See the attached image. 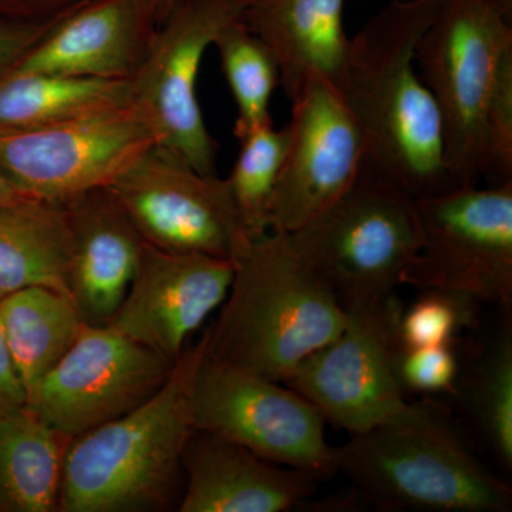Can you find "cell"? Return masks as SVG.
I'll list each match as a JSON object with an SVG mask.
<instances>
[{"label": "cell", "instance_id": "cell-27", "mask_svg": "<svg viewBox=\"0 0 512 512\" xmlns=\"http://www.w3.org/2000/svg\"><path fill=\"white\" fill-rule=\"evenodd\" d=\"M478 303L460 293L421 291L420 298L400 316L403 349L450 345L464 329L474 325Z\"/></svg>", "mask_w": 512, "mask_h": 512}, {"label": "cell", "instance_id": "cell-10", "mask_svg": "<svg viewBox=\"0 0 512 512\" xmlns=\"http://www.w3.org/2000/svg\"><path fill=\"white\" fill-rule=\"evenodd\" d=\"M402 312L399 296L345 312L339 335L296 367L285 384L349 436L412 416L419 403L407 400L396 372Z\"/></svg>", "mask_w": 512, "mask_h": 512}, {"label": "cell", "instance_id": "cell-21", "mask_svg": "<svg viewBox=\"0 0 512 512\" xmlns=\"http://www.w3.org/2000/svg\"><path fill=\"white\" fill-rule=\"evenodd\" d=\"M128 104H133L131 80L10 74L0 82V134L43 130Z\"/></svg>", "mask_w": 512, "mask_h": 512}, {"label": "cell", "instance_id": "cell-6", "mask_svg": "<svg viewBox=\"0 0 512 512\" xmlns=\"http://www.w3.org/2000/svg\"><path fill=\"white\" fill-rule=\"evenodd\" d=\"M512 0H440L416 47L420 76L443 123L444 164L454 188L484 175V113L495 72L512 47Z\"/></svg>", "mask_w": 512, "mask_h": 512}, {"label": "cell", "instance_id": "cell-28", "mask_svg": "<svg viewBox=\"0 0 512 512\" xmlns=\"http://www.w3.org/2000/svg\"><path fill=\"white\" fill-rule=\"evenodd\" d=\"M488 185L512 181V47L505 50L484 113V175Z\"/></svg>", "mask_w": 512, "mask_h": 512}, {"label": "cell", "instance_id": "cell-15", "mask_svg": "<svg viewBox=\"0 0 512 512\" xmlns=\"http://www.w3.org/2000/svg\"><path fill=\"white\" fill-rule=\"evenodd\" d=\"M234 271L235 264L228 259L146 244L110 325L175 365L192 333L221 308Z\"/></svg>", "mask_w": 512, "mask_h": 512}, {"label": "cell", "instance_id": "cell-24", "mask_svg": "<svg viewBox=\"0 0 512 512\" xmlns=\"http://www.w3.org/2000/svg\"><path fill=\"white\" fill-rule=\"evenodd\" d=\"M454 399L478 439L512 473V320L505 309L497 332L458 369Z\"/></svg>", "mask_w": 512, "mask_h": 512}, {"label": "cell", "instance_id": "cell-32", "mask_svg": "<svg viewBox=\"0 0 512 512\" xmlns=\"http://www.w3.org/2000/svg\"><path fill=\"white\" fill-rule=\"evenodd\" d=\"M26 403H28V397L13 365L5 332H3L2 320H0V413L23 409Z\"/></svg>", "mask_w": 512, "mask_h": 512}, {"label": "cell", "instance_id": "cell-30", "mask_svg": "<svg viewBox=\"0 0 512 512\" xmlns=\"http://www.w3.org/2000/svg\"><path fill=\"white\" fill-rule=\"evenodd\" d=\"M50 23H18L0 20V82L35 45Z\"/></svg>", "mask_w": 512, "mask_h": 512}, {"label": "cell", "instance_id": "cell-22", "mask_svg": "<svg viewBox=\"0 0 512 512\" xmlns=\"http://www.w3.org/2000/svg\"><path fill=\"white\" fill-rule=\"evenodd\" d=\"M70 441L28 407L0 413V512L57 511Z\"/></svg>", "mask_w": 512, "mask_h": 512}, {"label": "cell", "instance_id": "cell-20", "mask_svg": "<svg viewBox=\"0 0 512 512\" xmlns=\"http://www.w3.org/2000/svg\"><path fill=\"white\" fill-rule=\"evenodd\" d=\"M70 247L64 204L29 198L0 207V298L32 286L70 296Z\"/></svg>", "mask_w": 512, "mask_h": 512}, {"label": "cell", "instance_id": "cell-23", "mask_svg": "<svg viewBox=\"0 0 512 512\" xmlns=\"http://www.w3.org/2000/svg\"><path fill=\"white\" fill-rule=\"evenodd\" d=\"M0 320L26 397L72 348L84 325L73 299L46 286L0 298Z\"/></svg>", "mask_w": 512, "mask_h": 512}, {"label": "cell", "instance_id": "cell-25", "mask_svg": "<svg viewBox=\"0 0 512 512\" xmlns=\"http://www.w3.org/2000/svg\"><path fill=\"white\" fill-rule=\"evenodd\" d=\"M222 73L238 107L235 137L272 123L271 99L281 86L278 64L271 50L242 23H229L214 42Z\"/></svg>", "mask_w": 512, "mask_h": 512}, {"label": "cell", "instance_id": "cell-33", "mask_svg": "<svg viewBox=\"0 0 512 512\" xmlns=\"http://www.w3.org/2000/svg\"><path fill=\"white\" fill-rule=\"evenodd\" d=\"M30 195L22 190H19L15 184L10 183L8 178L0 174V207L5 205L15 204V202L29 200Z\"/></svg>", "mask_w": 512, "mask_h": 512}, {"label": "cell", "instance_id": "cell-7", "mask_svg": "<svg viewBox=\"0 0 512 512\" xmlns=\"http://www.w3.org/2000/svg\"><path fill=\"white\" fill-rule=\"evenodd\" d=\"M413 207L419 248L402 285L511 309L512 181L456 188L414 201Z\"/></svg>", "mask_w": 512, "mask_h": 512}, {"label": "cell", "instance_id": "cell-17", "mask_svg": "<svg viewBox=\"0 0 512 512\" xmlns=\"http://www.w3.org/2000/svg\"><path fill=\"white\" fill-rule=\"evenodd\" d=\"M70 229L67 285L87 325H110L140 264L146 242L109 188L64 204Z\"/></svg>", "mask_w": 512, "mask_h": 512}, {"label": "cell", "instance_id": "cell-26", "mask_svg": "<svg viewBox=\"0 0 512 512\" xmlns=\"http://www.w3.org/2000/svg\"><path fill=\"white\" fill-rule=\"evenodd\" d=\"M238 140L241 150L225 181L249 235L258 239L269 232V205L288 147V128L276 130L269 123Z\"/></svg>", "mask_w": 512, "mask_h": 512}, {"label": "cell", "instance_id": "cell-18", "mask_svg": "<svg viewBox=\"0 0 512 512\" xmlns=\"http://www.w3.org/2000/svg\"><path fill=\"white\" fill-rule=\"evenodd\" d=\"M183 470L180 512H288L306 503L320 481L202 431L185 447Z\"/></svg>", "mask_w": 512, "mask_h": 512}, {"label": "cell", "instance_id": "cell-11", "mask_svg": "<svg viewBox=\"0 0 512 512\" xmlns=\"http://www.w3.org/2000/svg\"><path fill=\"white\" fill-rule=\"evenodd\" d=\"M247 3L175 0L131 79L133 104L150 123L157 143L180 154L200 173L215 174L217 157L197 96L202 59L222 29L241 19Z\"/></svg>", "mask_w": 512, "mask_h": 512}, {"label": "cell", "instance_id": "cell-5", "mask_svg": "<svg viewBox=\"0 0 512 512\" xmlns=\"http://www.w3.org/2000/svg\"><path fill=\"white\" fill-rule=\"evenodd\" d=\"M413 202L360 171L339 200L284 235L343 311L370 308L397 296L419 248Z\"/></svg>", "mask_w": 512, "mask_h": 512}, {"label": "cell", "instance_id": "cell-31", "mask_svg": "<svg viewBox=\"0 0 512 512\" xmlns=\"http://www.w3.org/2000/svg\"><path fill=\"white\" fill-rule=\"evenodd\" d=\"M84 0H0V20L50 23L62 18Z\"/></svg>", "mask_w": 512, "mask_h": 512}, {"label": "cell", "instance_id": "cell-29", "mask_svg": "<svg viewBox=\"0 0 512 512\" xmlns=\"http://www.w3.org/2000/svg\"><path fill=\"white\" fill-rule=\"evenodd\" d=\"M460 369L453 343L431 348H400L396 372L404 393L451 394Z\"/></svg>", "mask_w": 512, "mask_h": 512}, {"label": "cell", "instance_id": "cell-9", "mask_svg": "<svg viewBox=\"0 0 512 512\" xmlns=\"http://www.w3.org/2000/svg\"><path fill=\"white\" fill-rule=\"evenodd\" d=\"M107 188L151 247L237 264L254 242L225 178L200 173L163 144L148 147Z\"/></svg>", "mask_w": 512, "mask_h": 512}, {"label": "cell", "instance_id": "cell-4", "mask_svg": "<svg viewBox=\"0 0 512 512\" xmlns=\"http://www.w3.org/2000/svg\"><path fill=\"white\" fill-rule=\"evenodd\" d=\"M338 473L379 511L510 512L512 490L467 447L439 403L349 436L335 447Z\"/></svg>", "mask_w": 512, "mask_h": 512}, {"label": "cell", "instance_id": "cell-2", "mask_svg": "<svg viewBox=\"0 0 512 512\" xmlns=\"http://www.w3.org/2000/svg\"><path fill=\"white\" fill-rule=\"evenodd\" d=\"M205 353L207 335L146 403L70 441L57 511L150 512L171 504L195 433L191 392Z\"/></svg>", "mask_w": 512, "mask_h": 512}, {"label": "cell", "instance_id": "cell-3", "mask_svg": "<svg viewBox=\"0 0 512 512\" xmlns=\"http://www.w3.org/2000/svg\"><path fill=\"white\" fill-rule=\"evenodd\" d=\"M345 323L342 306L285 235L268 232L235 264L220 316L205 333L207 356L285 383Z\"/></svg>", "mask_w": 512, "mask_h": 512}, {"label": "cell", "instance_id": "cell-8", "mask_svg": "<svg viewBox=\"0 0 512 512\" xmlns=\"http://www.w3.org/2000/svg\"><path fill=\"white\" fill-rule=\"evenodd\" d=\"M191 409L195 431L320 481L338 474L335 447L326 440V421L288 384L205 353L192 384Z\"/></svg>", "mask_w": 512, "mask_h": 512}, {"label": "cell", "instance_id": "cell-14", "mask_svg": "<svg viewBox=\"0 0 512 512\" xmlns=\"http://www.w3.org/2000/svg\"><path fill=\"white\" fill-rule=\"evenodd\" d=\"M288 147L269 205V232L289 234L339 200L359 177L363 138L342 94L313 80L291 101Z\"/></svg>", "mask_w": 512, "mask_h": 512}, {"label": "cell", "instance_id": "cell-16", "mask_svg": "<svg viewBox=\"0 0 512 512\" xmlns=\"http://www.w3.org/2000/svg\"><path fill=\"white\" fill-rule=\"evenodd\" d=\"M157 28L147 0H84L49 26L8 76L55 73L131 80Z\"/></svg>", "mask_w": 512, "mask_h": 512}, {"label": "cell", "instance_id": "cell-12", "mask_svg": "<svg viewBox=\"0 0 512 512\" xmlns=\"http://www.w3.org/2000/svg\"><path fill=\"white\" fill-rule=\"evenodd\" d=\"M156 134L134 104L43 130L0 134V174L37 200L66 202L109 187Z\"/></svg>", "mask_w": 512, "mask_h": 512}, {"label": "cell", "instance_id": "cell-34", "mask_svg": "<svg viewBox=\"0 0 512 512\" xmlns=\"http://www.w3.org/2000/svg\"><path fill=\"white\" fill-rule=\"evenodd\" d=\"M147 2L150 3L151 8L156 12L158 25H160L165 19V16H167V13L170 12L171 6H173L175 0H147Z\"/></svg>", "mask_w": 512, "mask_h": 512}, {"label": "cell", "instance_id": "cell-1", "mask_svg": "<svg viewBox=\"0 0 512 512\" xmlns=\"http://www.w3.org/2000/svg\"><path fill=\"white\" fill-rule=\"evenodd\" d=\"M440 0H392L350 39L339 92L363 138L360 171L417 201L456 190L443 123L416 72V47Z\"/></svg>", "mask_w": 512, "mask_h": 512}, {"label": "cell", "instance_id": "cell-19", "mask_svg": "<svg viewBox=\"0 0 512 512\" xmlns=\"http://www.w3.org/2000/svg\"><path fill=\"white\" fill-rule=\"evenodd\" d=\"M345 0H248L241 20L271 50L289 101L313 80L340 89L350 39Z\"/></svg>", "mask_w": 512, "mask_h": 512}, {"label": "cell", "instance_id": "cell-13", "mask_svg": "<svg viewBox=\"0 0 512 512\" xmlns=\"http://www.w3.org/2000/svg\"><path fill=\"white\" fill-rule=\"evenodd\" d=\"M173 363L111 325L84 323L26 407L69 439L130 413L164 386Z\"/></svg>", "mask_w": 512, "mask_h": 512}]
</instances>
